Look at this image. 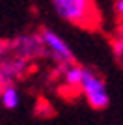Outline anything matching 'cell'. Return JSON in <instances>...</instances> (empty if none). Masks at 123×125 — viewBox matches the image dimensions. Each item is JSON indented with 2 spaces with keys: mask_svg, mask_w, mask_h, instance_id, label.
Instances as JSON below:
<instances>
[{
  "mask_svg": "<svg viewBox=\"0 0 123 125\" xmlns=\"http://www.w3.org/2000/svg\"><path fill=\"white\" fill-rule=\"evenodd\" d=\"M52 10L62 21L80 28H95L101 22L95 0H51Z\"/></svg>",
  "mask_w": 123,
  "mask_h": 125,
  "instance_id": "1",
  "label": "cell"
},
{
  "mask_svg": "<svg viewBox=\"0 0 123 125\" xmlns=\"http://www.w3.org/2000/svg\"><path fill=\"white\" fill-rule=\"evenodd\" d=\"M84 99L93 110H104L110 104V94L104 78L90 67H84V77H82L80 88H78Z\"/></svg>",
  "mask_w": 123,
  "mask_h": 125,
  "instance_id": "2",
  "label": "cell"
},
{
  "mask_svg": "<svg viewBox=\"0 0 123 125\" xmlns=\"http://www.w3.org/2000/svg\"><path fill=\"white\" fill-rule=\"evenodd\" d=\"M41 41H43V49H45V54L51 60L58 63V65H65V63H73L75 60V54H73L71 45L51 28H43L39 32Z\"/></svg>",
  "mask_w": 123,
  "mask_h": 125,
  "instance_id": "3",
  "label": "cell"
},
{
  "mask_svg": "<svg viewBox=\"0 0 123 125\" xmlns=\"http://www.w3.org/2000/svg\"><path fill=\"white\" fill-rule=\"evenodd\" d=\"M10 49L15 52V56L22 58L26 62L45 54L43 41H41L39 34H24V36L15 37V39L10 43Z\"/></svg>",
  "mask_w": 123,
  "mask_h": 125,
  "instance_id": "4",
  "label": "cell"
},
{
  "mask_svg": "<svg viewBox=\"0 0 123 125\" xmlns=\"http://www.w3.org/2000/svg\"><path fill=\"white\" fill-rule=\"evenodd\" d=\"M26 60L15 56V58H4L0 62V78L4 80V84H13V80H17L19 77L26 73Z\"/></svg>",
  "mask_w": 123,
  "mask_h": 125,
  "instance_id": "5",
  "label": "cell"
},
{
  "mask_svg": "<svg viewBox=\"0 0 123 125\" xmlns=\"http://www.w3.org/2000/svg\"><path fill=\"white\" fill-rule=\"evenodd\" d=\"M58 75H60L63 86L67 88H80L82 77H84V67L78 63H65V65H58Z\"/></svg>",
  "mask_w": 123,
  "mask_h": 125,
  "instance_id": "6",
  "label": "cell"
},
{
  "mask_svg": "<svg viewBox=\"0 0 123 125\" xmlns=\"http://www.w3.org/2000/svg\"><path fill=\"white\" fill-rule=\"evenodd\" d=\"M0 103L2 106L8 110H15L20 103V94H19V88L15 84H6L2 88V94H0Z\"/></svg>",
  "mask_w": 123,
  "mask_h": 125,
  "instance_id": "7",
  "label": "cell"
},
{
  "mask_svg": "<svg viewBox=\"0 0 123 125\" xmlns=\"http://www.w3.org/2000/svg\"><path fill=\"white\" fill-rule=\"evenodd\" d=\"M110 47H112V54L119 62H123V26L114 32L112 39H110Z\"/></svg>",
  "mask_w": 123,
  "mask_h": 125,
  "instance_id": "8",
  "label": "cell"
},
{
  "mask_svg": "<svg viewBox=\"0 0 123 125\" xmlns=\"http://www.w3.org/2000/svg\"><path fill=\"white\" fill-rule=\"evenodd\" d=\"M114 10H116V15L119 17L123 21V0H116V4H114Z\"/></svg>",
  "mask_w": 123,
  "mask_h": 125,
  "instance_id": "9",
  "label": "cell"
},
{
  "mask_svg": "<svg viewBox=\"0 0 123 125\" xmlns=\"http://www.w3.org/2000/svg\"><path fill=\"white\" fill-rule=\"evenodd\" d=\"M4 52H6V47H4V45H0V62L4 60Z\"/></svg>",
  "mask_w": 123,
  "mask_h": 125,
  "instance_id": "10",
  "label": "cell"
},
{
  "mask_svg": "<svg viewBox=\"0 0 123 125\" xmlns=\"http://www.w3.org/2000/svg\"><path fill=\"white\" fill-rule=\"evenodd\" d=\"M6 84H4V80H2V78H0V94H2V88H4Z\"/></svg>",
  "mask_w": 123,
  "mask_h": 125,
  "instance_id": "11",
  "label": "cell"
}]
</instances>
